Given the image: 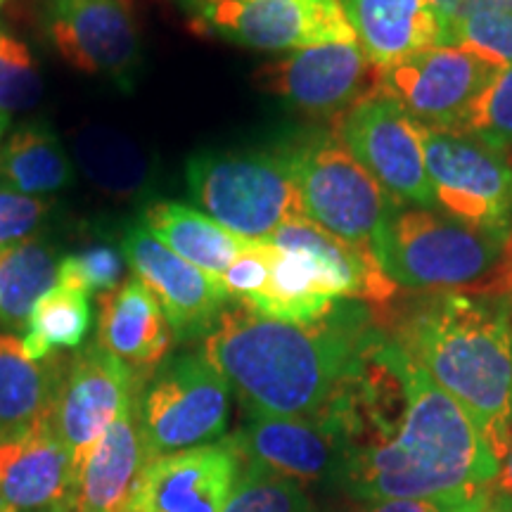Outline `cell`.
Returning <instances> with one entry per match:
<instances>
[{
    "instance_id": "1",
    "label": "cell",
    "mask_w": 512,
    "mask_h": 512,
    "mask_svg": "<svg viewBox=\"0 0 512 512\" xmlns=\"http://www.w3.org/2000/svg\"><path fill=\"white\" fill-rule=\"evenodd\" d=\"M382 335L366 311L335 306L316 323H283L226 306L200 354L226 377L249 415L318 418L342 396Z\"/></svg>"
},
{
    "instance_id": "2",
    "label": "cell",
    "mask_w": 512,
    "mask_h": 512,
    "mask_svg": "<svg viewBox=\"0 0 512 512\" xmlns=\"http://www.w3.org/2000/svg\"><path fill=\"white\" fill-rule=\"evenodd\" d=\"M403 396L351 444L339 482L358 501L482 489L501 463L470 415L401 349Z\"/></svg>"
},
{
    "instance_id": "3",
    "label": "cell",
    "mask_w": 512,
    "mask_h": 512,
    "mask_svg": "<svg viewBox=\"0 0 512 512\" xmlns=\"http://www.w3.org/2000/svg\"><path fill=\"white\" fill-rule=\"evenodd\" d=\"M394 342L463 406L503 463L512 434V306L508 294L441 290L413 306Z\"/></svg>"
},
{
    "instance_id": "4",
    "label": "cell",
    "mask_w": 512,
    "mask_h": 512,
    "mask_svg": "<svg viewBox=\"0 0 512 512\" xmlns=\"http://www.w3.org/2000/svg\"><path fill=\"white\" fill-rule=\"evenodd\" d=\"M508 238L425 207L396 204L375 242L384 273L411 290L482 292L501 266Z\"/></svg>"
},
{
    "instance_id": "5",
    "label": "cell",
    "mask_w": 512,
    "mask_h": 512,
    "mask_svg": "<svg viewBox=\"0 0 512 512\" xmlns=\"http://www.w3.org/2000/svg\"><path fill=\"white\" fill-rule=\"evenodd\" d=\"M185 181L204 214L240 238L264 242L285 223L306 219L285 150L197 152Z\"/></svg>"
},
{
    "instance_id": "6",
    "label": "cell",
    "mask_w": 512,
    "mask_h": 512,
    "mask_svg": "<svg viewBox=\"0 0 512 512\" xmlns=\"http://www.w3.org/2000/svg\"><path fill=\"white\" fill-rule=\"evenodd\" d=\"M283 150L290 157L306 219L351 245L375 252L396 202L356 162L337 133H311Z\"/></svg>"
},
{
    "instance_id": "7",
    "label": "cell",
    "mask_w": 512,
    "mask_h": 512,
    "mask_svg": "<svg viewBox=\"0 0 512 512\" xmlns=\"http://www.w3.org/2000/svg\"><path fill=\"white\" fill-rule=\"evenodd\" d=\"M230 384L202 354L166 356L140 384L138 420L150 460L221 441Z\"/></svg>"
},
{
    "instance_id": "8",
    "label": "cell",
    "mask_w": 512,
    "mask_h": 512,
    "mask_svg": "<svg viewBox=\"0 0 512 512\" xmlns=\"http://www.w3.org/2000/svg\"><path fill=\"white\" fill-rule=\"evenodd\" d=\"M434 204L451 219L486 233L512 235V152L420 126Z\"/></svg>"
},
{
    "instance_id": "9",
    "label": "cell",
    "mask_w": 512,
    "mask_h": 512,
    "mask_svg": "<svg viewBox=\"0 0 512 512\" xmlns=\"http://www.w3.org/2000/svg\"><path fill=\"white\" fill-rule=\"evenodd\" d=\"M143 382V377L98 342L83 347L67 363L62 361L48 418L55 437L72 460L76 479L102 434Z\"/></svg>"
},
{
    "instance_id": "10",
    "label": "cell",
    "mask_w": 512,
    "mask_h": 512,
    "mask_svg": "<svg viewBox=\"0 0 512 512\" xmlns=\"http://www.w3.org/2000/svg\"><path fill=\"white\" fill-rule=\"evenodd\" d=\"M332 121L337 138L396 204L434 207L420 124L399 102L377 93Z\"/></svg>"
},
{
    "instance_id": "11",
    "label": "cell",
    "mask_w": 512,
    "mask_h": 512,
    "mask_svg": "<svg viewBox=\"0 0 512 512\" xmlns=\"http://www.w3.org/2000/svg\"><path fill=\"white\" fill-rule=\"evenodd\" d=\"M192 17L223 41L268 53L356 43L339 0H219Z\"/></svg>"
},
{
    "instance_id": "12",
    "label": "cell",
    "mask_w": 512,
    "mask_h": 512,
    "mask_svg": "<svg viewBox=\"0 0 512 512\" xmlns=\"http://www.w3.org/2000/svg\"><path fill=\"white\" fill-rule=\"evenodd\" d=\"M384 69L375 67L358 43H330L297 50L259 67V91L275 95L311 117L337 119L370 95L382 93Z\"/></svg>"
},
{
    "instance_id": "13",
    "label": "cell",
    "mask_w": 512,
    "mask_h": 512,
    "mask_svg": "<svg viewBox=\"0 0 512 512\" xmlns=\"http://www.w3.org/2000/svg\"><path fill=\"white\" fill-rule=\"evenodd\" d=\"M501 67L460 46H434L384 69L382 93L420 126L453 131Z\"/></svg>"
},
{
    "instance_id": "14",
    "label": "cell",
    "mask_w": 512,
    "mask_h": 512,
    "mask_svg": "<svg viewBox=\"0 0 512 512\" xmlns=\"http://www.w3.org/2000/svg\"><path fill=\"white\" fill-rule=\"evenodd\" d=\"M46 34L76 72L119 83L140 62V29L131 0H48Z\"/></svg>"
},
{
    "instance_id": "15",
    "label": "cell",
    "mask_w": 512,
    "mask_h": 512,
    "mask_svg": "<svg viewBox=\"0 0 512 512\" xmlns=\"http://www.w3.org/2000/svg\"><path fill=\"white\" fill-rule=\"evenodd\" d=\"M121 254L133 275L162 306L178 342L207 335L211 323L230 302L219 278L171 252L143 223L126 228Z\"/></svg>"
},
{
    "instance_id": "16",
    "label": "cell",
    "mask_w": 512,
    "mask_h": 512,
    "mask_svg": "<svg viewBox=\"0 0 512 512\" xmlns=\"http://www.w3.org/2000/svg\"><path fill=\"white\" fill-rule=\"evenodd\" d=\"M242 463H252L294 482H323L342 477L347 463V437L335 415L318 418H271L249 415L233 434Z\"/></svg>"
},
{
    "instance_id": "17",
    "label": "cell",
    "mask_w": 512,
    "mask_h": 512,
    "mask_svg": "<svg viewBox=\"0 0 512 512\" xmlns=\"http://www.w3.org/2000/svg\"><path fill=\"white\" fill-rule=\"evenodd\" d=\"M240 467L230 437L155 458L138 477L124 512H223Z\"/></svg>"
},
{
    "instance_id": "18",
    "label": "cell",
    "mask_w": 512,
    "mask_h": 512,
    "mask_svg": "<svg viewBox=\"0 0 512 512\" xmlns=\"http://www.w3.org/2000/svg\"><path fill=\"white\" fill-rule=\"evenodd\" d=\"M76 477L48 413L0 434V510L72 512Z\"/></svg>"
},
{
    "instance_id": "19",
    "label": "cell",
    "mask_w": 512,
    "mask_h": 512,
    "mask_svg": "<svg viewBox=\"0 0 512 512\" xmlns=\"http://www.w3.org/2000/svg\"><path fill=\"white\" fill-rule=\"evenodd\" d=\"M266 245L268 273L266 285L254 297L238 302L264 318L283 323H316L335 309L339 299H349L347 287L337 273L304 249Z\"/></svg>"
},
{
    "instance_id": "20",
    "label": "cell",
    "mask_w": 512,
    "mask_h": 512,
    "mask_svg": "<svg viewBox=\"0 0 512 512\" xmlns=\"http://www.w3.org/2000/svg\"><path fill=\"white\" fill-rule=\"evenodd\" d=\"M174 339L162 306L138 278L100 294L98 344L121 358L138 377L147 380L162 366Z\"/></svg>"
},
{
    "instance_id": "21",
    "label": "cell",
    "mask_w": 512,
    "mask_h": 512,
    "mask_svg": "<svg viewBox=\"0 0 512 512\" xmlns=\"http://www.w3.org/2000/svg\"><path fill=\"white\" fill-rule=\"evenodd\" d=\"M138 392L121 408L83 465L76 479L74 512H124L138 477L150 463L140 432Z\"/></svg>"
},
{
    "instance_id": "22",
    "label": "cell",
    "mask_w": 512,
    "mask_h": 512,
    "mask_svg": "<svg viewBox=\"0 0 512 512\" xmlns=\"http://www.w3.org/2000/svg\"><path fill=\"white\" fill-rule=\"evenodd\" d=\"M356 43L375 67L392 69L413 55L441 46L439 17L425 0H339Z\"/></svg>"
},
{
    "instance_id": "23",
    "label": "cell",
    "mask_w": 512,
    "mask_h": 512,
    "mask_svg": "<svg viewBox=\"0 0 512 512\" xmlns=\"http://www.w3.org/2000/svg\"><path fill=\"white\" fill-rule=\"evenodd\" d=\"M140 223L171 252L219 280L238 256L254 247V240L240 238L204 211L178 202L147 204Z\"/></svg>"
},
{
    "instance_id": "24",
    "label": "cell",
    "mask_w": 512,
    "mask_h": 512,
    "mask_svg": "<svg viewBox=\"0 0 512 512\" xmlns=\"http://www.w3.org/2000/svg\"><path fill=\"white\" fill-rule=\"evenodd\" d=\"M72 162L100 192L114 200H136L152 185V159L128 133L86 124L72 133Z\"/></svg>"
},
{
    "instance_id": "25",
    "label": "cell",
    "mask_w": 512,
    "mask_h": 512,
    "mask_svg": "<svg viewBox=\"0 0 512 512\" xmlns=\"http://www.w3.org/2000/svg\"><path fill=\"white\" fill-rule=\"evenodd\" d=\"M74 162L46 121H29L0 147V188L48 197L72 183Z\"/></svg>"
},
{
    "instance_id": "26",
    "label": "cell",
    "mask_w": 512,
    "mask_h": 512,
    "mask_svg": "<svg viewBox=\"0 0 512 512\" xmlns=\"http://www.w3.org/2000/svg\"><path fill=\"white\" fill-rule=\"evenodd\" d=\"M60 358L31 361L22 339L0 332V434L29 425L48 413L53 399Z\"/></svg>"
},
{
    "instance_id": "27",
    "label": "cell",
    "mask_w": 512,
    "mask_h": 512,
    "mask_svg": "<svg viewBox=\"0 0 512 512\" xmlns=\"http://www.w3.org/2000/svg\"><path fill=\"white\" fill-rule=\"evenodd\" d=\"M60 249L43 238H29L0 249V325L27 328L31 311L57 285Z\"/></svg>"
},
{
    "instance_id": "28",
    "label": "cell",
    "mask_w": 512,
    "mask_h": 512,
    "mask_svg": "<svg viewBox=\"0 0 512 512\" xmlns=\"http://www.w3.org/2000/svg\"><path fill=\"white\" fill-rule=\"evenodd\" d=\"M91 294L57 283L31 311L22 344L31 361H46L60 349H79L93 325Z\"/></svg>"
},
{
    "instance_id": "29",
    "label": "cell",
    "mask_w": 512,
    "mask_h": 512,
    "mask_svg": "<svg viewBox=\"0 0 512 512\" xmlns=\"http://www.w3.org/2000/svg\"><path fill=\"white\" fill-rule=\"evenodd\" d=\"M223 512H313V505L294 479L242 463Z\"/></svg>"
},
{
    "instance_id": "30",
    "label": "cell",
    "mask_w": 512,
    "mask_h": 512,
    "mask_svg": "<svg viewBox=\"0 0 512 512\" xmlns=\"http://www.w3.org/2000/svg\"><path fill=\"white\" fill-rule=\"evenodd\" d=\"M43 74L27 43L0 24V112H24L43 98Z\"/></svg>"
},
{
    "instance_id": "31",
    "label": "cell",
    "mask_w": 512,
    "mask_h": 512,
    "mask_svg": "<svg viewBox=\"0 0 512 512\" xmlns=\"http://www.w3.org/2000/svg\"><path fill=\"white\" fill-rule=\"evenodd\" d=\"M451 133H463L512 152V67L496 74Z\"/></svg>"
},
{
    "instance_id": "32",
    "label": "cell",
    "mask_w": 512,
    "mask_h": 512,
    "mask_svg": "<svg viewBox=\"0 0 512 512\" xmlns=\"http://www.w3.org/2000/svg\"><path fill=\"white\" fill-rule=\"evenodd\" d=\"M126 259L110 242H95L79 252L62 256L57 283L79 287L88 294H105L117 290L124 278Z\"/></svg>"
},
{
    "instance_id": "33",
    "label": "cell",
    "mask_w": 512,
    "mask_h": 512,
    "mask_svg": "<svg viewBox=\"0 0 512 512\" xmlns=\"http://www.w3.org/2000/svg\"><path fill=\"white\" fill-rule=\"evenodd\" d=\"M441 46L472 50L496 67H512V12L470 17L444 29Z\"/></svg>"
},
{
    "instance_id": "34",
    "label": "cell",
    "mask_w": 512,
    "mask_h": 512,
    "mask_svg": "<svg viewBox=\"0 0 512 512\" xmlns=\"http://www.w3.org/2000/svg\"><path fill=\"white\" fill-rule=\"evenodd\" d=\"M50 211H53L50 197L22 195L0 188V249L36 238L38 230L46 226Z\"/></svg>"
},
{
    "instance_id": "35",
    "label": "cell",
    "mask_w": 512,
    "mask_h": 512,
    "mask_svg": "<svg viewBox=\"0 0 512 512\" xmlns=\"http://www.w3.org/2000/svg\"><path fill=\"white\" fill-rule=\"evenodd\" d=\"M489 508L491 491L482 486V489L448 491V494L375 501L363 512H486Z\"/></svg>"
},
{
    "instance_id": "36",
    "label": "cell",
    "mask_w": 512,
    "mask_h": 512,
    "mask_svg": "<svg viewBox=\"0 0 512 512\" xmlns=\"http://www.w3.org/2000/svg\"><path fill=\"white\" fill-rule=\"evenodd\" d=\"M268 273V256L264 242H254V247L233 261L221 275V283L235 302H245V299L254 297L261 287L266 285Z\"/></svg>"
},
{
    "instance_id": "37",
    "label": "cell",
    "mask_w": 512,
    "mask_h": 512,
    "mask_svg": "<svg viewBox=\"0 0 512 512\" xmlns=\"http://www.w3.org/2000/svg\"><path fill=\"white\" fill-rule=\"evenodd\" d=\"M425 3L439 17L441 31L470 17L512 12V0H425Z\"/></svg>"
},
{
    "instance_id": "38",
    "label": "cell",
    "mask_w": 512,
    "mask_h": 512,
    "mask_svg": "<svg viewBox=\"0 0 512 512\" xmlns=\"http://www.w3.org/2000/svg\"><path fill=\"white\" fill-rule=\"evenodd\" d=\"M482 292H491V294H510L512 292V235L505 245V254L501 266L496 268V273L491 275V280L486 283Z\"/></svg>"
},
{
    "instance_id": "39",
    "label": "cell",
    "mask_w": 512,
    "mask_h": 512,
    "mask_svg": "<svg viewBox=\"0 0 512 512\" xmlns=\"http://www.w3.org/2000/svg\"><path fill=\"white\" fill-rule=\"evenodd\" d=\"M496 486L505 494L512 496V434H510V446L508 453H505L501 467H498V475H496Z\"/></svg>"
},
{
    "instance_id": "40",
    "label": "cell",
    "mask_w": 512,
    "mask_h": 512,
    "mask_svg": "<svg viewBox=\"0 0 512 512\" xmlns=\"http://www.w3.org/2000/svg\"><path fill=\"white\" fill-rule=\"evenodd\" d=\"M211 3H219V0H181L183 10L190 12V15H195L197 10L204 8V5H211Z\"/></svg>"
},
{
    "instance_id": "41",
    "label": "cell",
    "mask_w": 512,
    "mask_h": 512,
    "mask_svg": "<svg viewBox=\"0 0 512 512\" xmlns=\"http://www.w3.org/2000/svg\"><path fill=\"white\" fill-rule=\"evenodd\" d=\"M8 114L5 112H0V138H3V133H5V128H8Z\"/></svg>"
},
{
    "instance_id": "42",
    "label": "cell",
    "mask_w": 512,
    "mask_h": 512,
    "mask_svg": "<svg viewBox=\"0 0 512 512\" xmlns=\"http://www.w3.org/2000/svg\"><path fill=\"white\" fill-rule=\"evenodd\" d=\"M508 299H510V306H512V292H510V294H508Z\"/></svg>"
},
{
    "instance_id": "43",
    "label": "cell",
    "mask_w": 512,
    "mask_h": 512,
    "mask_svg": "<svg viewBox=\"0 0 512 512\" xmlns=\"http://www.w3.org/2000/svg\"><path fill=\"white\" fill-rule=\"evenodd\" d=\"M486 512H496V510H491V508H489V510H486Z\"/></svg>"
},
{
    "instance_id": "44",
    "label": "cell",
    "mask_w": 512,
    "mask_h": 512,
    "mask_svg": "<svg viewBox=\"0 0 512 512\" xmlns=\"http://www.w3.org/2000/svg\"><path fill=\"white\" fill-rule=\"evenodd\" d=\"M5 3V0H0V5H3Z\"/></svg>"
},
{
    "instance_id": "45",
    "label": "cell",
    "mask_w": 512,
    "mask_h": 512,
    "mask_svg": "<svg viewBox=\"0 0 512 512\" xmlns=\"http://www.w3.org/2000/svg\"><path fill=\"white\" fill-rule=\"evenodd\" d=\"M50 512H55V510H50Z\"/></svg>"
}]
</instances>
